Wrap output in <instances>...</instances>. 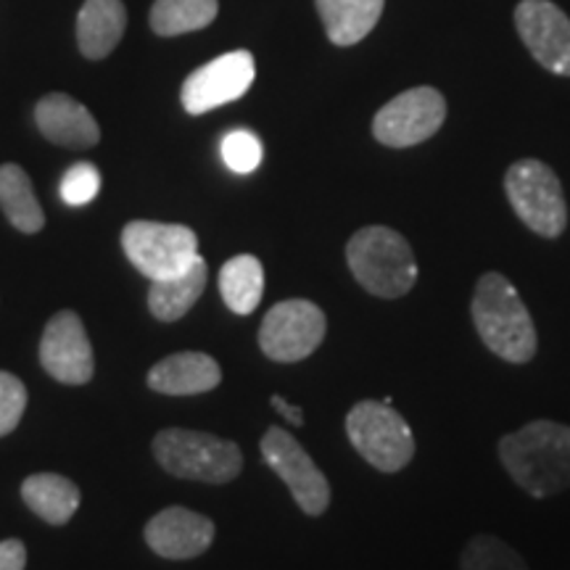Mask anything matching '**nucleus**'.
<instances>
[{
	"label": "nucleus",
	"instance_id": "obj_1",
	"mask_svg": "<svg viewBox=\"0 0 570 570\" xmlns=\"http://www.w3.org/2000/svg\"><path fill=\"white\" fill-rule=\"evenodd\" d=\"M499 460L529 497L562 494L570 489V425L533 420L499 441Z\"/></svg>",
	"mask_w": 570,
	"mask_h": 570
},
{
	"label": "nucleus",
	"instance_id": "obj_2",
	"mask_svg": "<svg viewBox=\"0 0 570 570\" xmlns=\"http://www.w3.org/2000/svg\"><path fill=\"white\" fill-rule=\"evenodd\" d=\"M470 315L479 338L499 360L525 365L537 356L539 336L529 306L502 273H483L475 283Z\"/></svg>",
	"mask_w": 570,
	"mask_h": 570
},
{
	"label": "nucleus",
	"instance_id": "obj_3",
	"mask_svg": "<svg viewBox=\"0 0 570 570\" xmlns=\"http://www.w3.org/2000/svg\"><path fill=\"white\" fill-rule=\"evenodd\" d=\"M346 265L354 281L377 298H402L417 283V259L402 233L383 225L356 230L346 244Z\"/></svg>",
	"mask_w": 570,
	"mask_h": 570
},
{
	"label": "nucleus",
	"instance_id": "obj_4",
	"mask_svg": "<svg viewBox=\"0 0 570 570\" xmlns=\"http://www.w3.org/2000/svg\"><path fill=\"white\" fill-rule=\"evenodd\" d=\"M154 458L169 475L198 483H230L244 470V454L225 441L190 428H164L154 439Z\"/></svg>",
	"mask_w": 570,
	"mask_h": 570
},
{
	"label": "nucleus",
	"instance_id": "obj_5",
	"mask_svg": "<svg viewBox=\"0 0 570 570\" xmlns=\"http://www.w3.org/2000/svg\"><path fill=\"white\" fill-rule=\"evenodd\" d=\"M346 436L360 458L381 473H399L415 458V436L407 420L375 399L356 402L348 410Z\"/></svg>",
	"mask_w": 570,
	"mask_h": 570
},
{
	"label": "nucleus",
	"instance_id": "obj_6",
	"mask_svg": "<svg viewBox=\"0 0 570 570\" xmlns=\"http://www.w3.org/2000/svg\"><path fill=\"white\" fill-rule=\"evenodd\" d=\"M504 194L529 230L541 238H560L568 227V204L552 167L539 159H520L504 175Z\"/></svg>",
	"mask_w": 570,
	"mask_h": 570
},
{
	"label": "nucleus",
	"instance_id": "obj_7",
	"mask_svg": "<svg viewBox=\"0 0 570 570\" xmlns=\"http://www.w3.org/2000/svg\"><path fill=\"white\" fill-rule=\"evenodd\" d=\"M122 248L148 281L180 273L198 256V235L188 225H164L135 219L122 230Z\"/></svg>",
	"mask_w": 570,
	"mask_h": 570
},
{
	"label": "nucleus",
	"instance_id": "obj_8",
	"mask_svg": "<svg viewBox=\"0 0 570 570\" xmlns=\"http://www.w3.org/2000/svg\"><path fill=\"white\" fill-rule=\"evenodd\" d=\"M327 333V317L309 298H288L275 304L262 320L259 348L273 362H302L315 354Z\"/></svg>",
	"mask_w": 570,
	"mask_h": 570
},
{
	"label": "nucleus",
	"instance_id": "obj_9",
	"mask_svg": "<svg viewBox=\"0 0 570 570\" xmlns=\"http://www.w3.org/2000/svg\"><path fill=\"white\" fill-rule=\"evenodd\" d=\"M262 458L275 470V475L288 487L291 497L302 508L304 515L320 518L331 504V483L325 473L306 454V449L291 436L285 428H267L259 441Z\"/></svg>",
	"mask_w": 570,
	"mask_h": 570
},
{
	"label": "nucleus",
	"instance_id": "obj_10",
	"mask_svg": "<svg viewBox=\"0 0 570 570\" xmlns=\"http://www.w3.org/2000/svg\"><path fill=\"white\" fill-rule=\"evenodd\" d=\"M446 101L436 88H412L389 101L373 119V135L389 148H410L441 130Z\"/></svg>",
	"mask_w": 570,
	"mask_h": 570
},
{
	"label": "nucleus",
	"instance_id": "obj_11",
	"mask_svg": "<svg viewBox=\"0 0 570 570\" xmlns=\"http://www.w3.org/2000/svg\"><path fill=\"white\" fill-rule=\"evenodd\" d=\"M256 61L248 51H230L204 63L183 82V109L188 114H206L219 106L244 98L254 85Z\"/></svg>",
	"mask_w": 570,
	"mask_h": 570
},
{
	"label": "nucleus",
	"instance_id": "obj_12",
	"mask_svg": "<svg viewBox=\"0 0 570 570\" xmlns=\"http://www.w3.org/2000/svg\"><path fill=\"white\" fill-rule=\"evenodd\" d=\"M40 365L53 381L82 386L96 373V356L80 315L63 309L48 320L40 338Z\"/></svg>",
	"mask_w": 570,
	"mask_h": 570
},
{
	"label": "nucleus",
	"instance_id": "obj_13",
	"mask_svg": "<svg viewBox=\"0 0 570 570\" xmlns=\"http://www.w3.org/2000/svg\"><path fill=\"white\" fill-rule=\"evenodd\" d=\"M515 24L525 48L541 67L570 77V19L550 0H523Z\"/></svg>",
	"mask_w": 570,
	"mask_h": 570
},
{
	"label": "nucleus",
	"instance_id": "obj_14",
	"mask_svg": "<svg viewBox=\"0 0 570 570\" xmlns=\"http://www.w3.org/2000/svg\"><path fill=\"white\" fill-rule=\"evenodd\" d=\"M214 523L188 508H167L146 523V544L164 560H196L214 544Z\"/></svg>",
	"mask_w": 570,
	"mask_h": 570
},
{
	"label": "nucleus",
	"instance_id": "obj_15",
	"mask_svg": "<svg viewBox=\"0 0 570 570\" xmlns=\"http://www.w3.org/2000/svg\"><path fill=\"white\" fill-rule=\"evenodd\" d=\"M35 122L48 140L63 148H92L101 140V127L92 114L67 92H51L42 98L35 106Z\"/></svg>",
	"mask_w": 570,
	"mask_h": 570
},
{
	"label": "nucleus",
	"instance_id": "obj_16",
	"mask_svg": "<svg viewBox=\"0 0 570 570\" xmlns=\"http://www.w3.org/2000/svg\"><path fill=\"white\" fill-rule=\"evenodd\" d=\"M223 381L217 360L202 352H180L164 356L148 373V389L167 396H196L214 391Z\"/></svg>",
	"mask_w": 570,
	"mask_h": 570
},
{
	"label": "nucleus",
	"instance_id": "obj_17",
	"mask_svg": "<svg viewBox=\"0 0 570 570\" xmlns=\"http://www.w3.org/2000/svg\"><path fill=\"white\" fill-rule=\"evenodd\" d=\"M206 277H209V269H206V262L198 254L180 273L161 277V281H151V291H148V309H151V315L161 320V323H177L202 298Z\"/></svg>",
	"mask_w": 570,
	"mask_h": 570
},
{
	"label": "nucleus",
	"instance_id": "obj_18",
	"mask_svg": "<svg viewBox=\"0 0 570 570\" xmlns=\"http://www.w3.org/2000/svg\"><path fill=\"white\" fill-rule=\"evenodd\" d=\"M127 30L122 0H85L77 17V42L88 59H106Z\"/></svg>",
	"mask_w": 570,
	"mask_h": 570
},
{
	"label": "nucleus",
	"instance_id": "obj_19",
	"mask_svg": "<svg viewBox=\"0 0 570 570\" xmlns=\"http://www.w3.org/2000/svg\"><path fill=\"white\" fill-rule=\"evenodd\" d=\"M21 499L35 515L51 525H63L80 508V487L59 473H35L21 483Z\"/></svg>",
	"mask_w": 570,
	"mask_h": 570
},
{
	"label": "nucleus",
	"instance_id": "obj_20",
	"mask_svg": "<svg viewBox=\"0 0 570 570\" xmlns=\"http://www.w3.org/2000/svg\"><path fill=\"white\" fill-rule=\"evenodd\" d=\"M386 0H317L325 32L336 46H354L373 32Z\"/></svg>",
	"mask_w": 570,
	"mask_h": 570
},
{
	"label": "nucleus",
	"instance_id": "obj_21",
	"mask_svg": "<svg viewBox=\"0 0 570 570\" xmlns=\"http://www.w3.org/2000/svg\"><path fill=\"white\" fill-rule=\"evenodd\" d=\"M219 294L235 315H252L265 294V267L254 254H238L219 269Z\"/></svg>",
	"mask_w": 570,
	"mask_h": 570
},
{
	"label": "nucleus",
	"instance_id": "obj_22",
	"mask_svg": "<svg viewBox=\"0 0 570 570\" xmlns=\"http://www.w3.org/2000/svg\"><path fill=\"white\" fill-rule=\"evenodd\" d=\"M0 206H3L9 223L19 233L35 235L46 227V214L38 198H35L32 180L19 164H3L0 167Z\"/></svg>",
	"mask_w": 570,
	"mask_h": 570
},
{
	"label": "nucleus",
	"instance_id": "obj_23",
	"mask_svg": "<svg viewBox=\"0 0 570 570\" xmlns=\"http://www.w3.org/2000/svg\"><path fill=\"white\" fill-rule=\"evenodd\" d=\"M217 0H156L151 9V27L161 38L196 32L217 19Z\"/></svg>",
	"mask_w": 570,
	"mask_h": 570
},
{
	"label": "nucleus",
	"instance_id": "obj_24",
	"mask_svg": "<svg viewBox=\"0 0 570 570\" xmlns=\"http://www.w3.org/2000/svg\"><path fill=\"white\" fill-rule=\"evenodd\" d=\"M462 570H531L518 550H512L508 541L497 539L494 533H475L468 541L460 558Z\"/></svg>",
	"mask_w": 570,
	"mask_h": 570
},
{
	"label": "nucleus",
	"instance_id": "obj_25",
	"mask_svg": "<svg viewBox=\"0 0 570 570\" xmlns=\"http://www.w3.org/2000/svg\"><path fill=\"white\" fill-rule=\"evenodd\" d=\"M219 151H223V161L227 167L238 175L254 173V169L262 164V154H265L262 151V140L248 130L227 132L223 138V146H219Z\"/></svg>",
	"mask_w": 570,
	"mask_h": 570
},
{
	"label": "nucleus",
	"instance_id": "obj_26",
	"mask_svg": "<svg viewBox=\"0 0 570 570\" xmlns=\"http://www.w3.org/2000/svg\"><path fill=\"white\" fill-rule=\"evenodd\" d=\"M98 190H101V173H98V167L90 161H80L69 167L67 175L61 177L59 194L63 204L85 206L98 196Z\"/></svg>",
	"mask_w": 570,
	"mask_h": 570
},
{
	"label": "nucleus",
	"instance_id": "obj_27",
	"mask_svg": "<svg viewBox=\"0 0 570 570\" xmlns=\"http://www.w3.org/2000/svg\"><path fill=\"white\" fill-rule=\"evenodd\" d=\"M27 407V389L17 375L0 370V439L19 425Z\"/></svg>",
	"mask_w": 570,
	"mask_h": 570
},
{
	"label": "nucleus",
	"instance_id": "obj_28",
	"mask_svg": "<svg viewBox=\"0 0 570 570\" xmlns=\"http://www.w3.org/2000/svg\"><path fill=\"white\" fill-rule=\"evenodd\" d=\"M27 547L19 539L0 541V570H24Z\"/></svg>",
	"mask_w": 570,
	"mask_h": 570
},
{
	"label": "nucleus",
	"instance_id": "obj_29",
	"mask_svg": "<svg viewBox=\"0 0 570 570\" xmlns=\"http://www.w3.org/2000/svg\"><path fill=\"white\" fill-rule=\"evenodd\" d=\"M269 404H273V407L281 412V415L288 420L291 425H296V428H302L304 425V412H302V407H296V404H291V402H285V399L281 396V394H273V399H269Z\"/></svg>",
	"mask_w": 570,
	"mask_h": 570
}]
</instances>
